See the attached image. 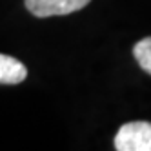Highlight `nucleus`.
<instances>
[{
  "label": "nucleus",
  "instance_id": "nucleus-1",
  "mask_svg": "<svg viewBox=\"0 0 151 151\" xmlns=\"http://www.w3.org/2000/svg\"><path fill=\"white\" fill-rule=\"evenodd\" d=\"M118 151H151V122L137 120L120 126L115 135Z\"/></svg>",
  "mask_w": 151,
  "mask_h": 151
},
{
  "label": "nucleus",
  "instance_id": "nucleus-2",
  "mask_svg": "<svg viewBox=\"0 0 151 151\" xmlns=\"http://www.w3.org/2000/svg\"><path fill=\"white\" fill-rule=\"evenodd\" d=\"M91 0H26V7L29 13L38 18L55 17V15H69L80 11Z\"/></svg>",
  "mask_w": 151,
  "mask_h": 151
},
{
  "label": "nucleus",
  "instance_id": "nucleus-3",
  "mask_svg": "<svg viewBox=\"0 0 151 151\" xmlns=\"http://www.w3.org/2000/svg\"><path fill=\"white\" fill-rule=\"evenodd\" d=\"M27 69L20 60L9 55H0V84L15 86L26 80Z\"/></svg>",
  "mask_w": 151,
  "mask_h": 151
},
{
  "label": "nucleus",
  "instance_id": "nucleus-4",
  "mask_svg": "<svg viewBox=\"0 0 151 151\" xmlns=\"http://www.w3.org/2000/svg\"><path fill=\"white\" fill-rule=\"evenodd\" d=\"M133 55L138 62V66L151 75V37H146L137 42L133 47Z\"/></svg>",
  "mask_w": 151,
  "mask_h": 151
}]
</instances>
